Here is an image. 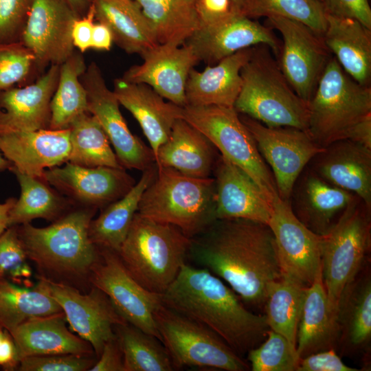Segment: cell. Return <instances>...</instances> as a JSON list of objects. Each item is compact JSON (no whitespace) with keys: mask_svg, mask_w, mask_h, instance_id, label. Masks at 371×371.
<instances>
[{"mask_svg":"<svg viewBox=\"0 0 371 371\" xmlns=\"http://www.w3.org/2000/svg\"><path fill=\"white\" fill-rule=\"evenodd\" d=\"M188 259L221 279L246 306L259 309L271 282L282 277L269 226L247 219L216 220L191 239Z\"/></svg>","mask_w":371,"mask_h":371,"instance_id":"6da1fadb","label":"cell"},{"mask_svg":"<svg viewBox=\"0 0 371 371\" xmlns=\"http://www.w3.org/2000/svg\"><path fill=\"white\" fill-rule=\"evenodd\" d=\"M161 295L164 304L209 328L240 357L260 344L269 330L265 314L249 311L205 268L186 262Z\"/></svg>","mask_w":371,"mask_h":371,"instance_id":"7a4b0ae2","label":"cell"},{"mask_svg":"<svg viewBox=\"0 0 371 371\" xmlns=\"http://www.w3.org/2000/svg\"><path fill=\"white\" fill-rule=\"evenodd\" d=\"M97 209L76 206L45 227L30 223L17 226L29 260L42 275L54 280L87 278L100 258L99 249L89 236V226Z\"/></svg>","mask_w":371,"mask_h":371,"instance_id":"3957f363","label":"cell"},{"mask_svg":"<svg viewBox=\"0 0 371 371\" xmlns=\"http://www.w3.org/2000/svg\"><path fill=\"white\" fill-rule=\"evenodd\" d=\"M240 74L242 87L234 105L239 114L267 126L307 131L308 102L293 90L268 46H254Z\"/></svg>","mask_w":371,"mask_h":371,"instance_id":"277c9868","label":"cell"},{"mask_svg":"<svg viewBox=\"0 0 371 371\" xmlns=\"http://www.w3.org/2000/svg\"><path fill=\"white\" fill-rule=\"evenodd\" d=\"M137 212L172 225L192 239L217 220L214 178H195L171 168L157 167V175L144 190Z\"/></svg>","mask_w":371,"mask_h":371,"instance_id":"5b68a950","label":"cell"},{"mask_svg":"<svg viewBox=\"0 0 371 371\" xmlns=\"http://www.w3.org/2000/svg\"><path fill=\"white\" fill-rule=\"evenodd\" d=\"M190 245L191 239L177 227L137 212L117 253L137 282L161 294L187 262Z\"/></svg>","mask_w":371,"mask_h":371,"instance_id":"8992f818","label":"cell"},{"mask_svg":"<svg viewBox=\"0 0 371 371\" xmlns=\"http://www.w3.org/2000/svg\"><path fill=\"white\" fill-rule=\"evenodd\" d=\"M371 115V86L353 80L331 57L308 102L307 132L321 147L345 139L350 129Z\"/></svg>","mask_w":371,"mask_h":371,"instance_id":"52a82bcc","label":"cell"},{"mask_svg":"<svg viewBox=\"0 0 371 371\" xmlns=\"http://www.w3.org/2000/svg\"><path fill=\"white\" fill-rule=\"evenodd\" d=\"M371 248V207L358 196L322 236V279L336 311L342 291L368 262Z\"/></svg>","mask_w":371,"mask_h":371,"instance_id":"ba28073f","label":"cell"},{"mask_svg":"<svg viewBox=\"0 0 371 371\" xmlns=\"http://www.w3.org/2000/svg\"><path fill=\"white\" fill-rule=\"evenodd\" d=\"M182 118L201 131L221 156L245 172L271 203L279 196L271 171L234 107L186 105Z\"/></svg>","mask_w":371,"mask_h":371,"instance_id":"9c48e42d","label":"cell"},{"mask_svg":"<svg viewBox=\"0 0 371 371\" xmlns=\"http://www.w3.org/2000/svg\"><path fill=\"white\" fill-rule=\"evenodd\" d=\"M154 319L175 370L184 367L248 370L249 365L217 334L162 303Z\"/></svg>","mask_w":371,"mask_h":371,"instance_id":"30bf717a","label":"cell"},{"mask_svg":"<svg viewBox=\"0 0 371 371\" xmlns=\"http://www.w3.org/2000/svg\"><path fill=\"white\" fill-rule=\"evenodd\" d=\"M240 117L270 166L280 199L290 201L294 185L311 159L324 148L304 130L271 127L245 115Z\"/></svg>","mask_w":371,"mask_h":371,"instance_id":"8fae6325","label":"cell"},{"mask_svg":"<svg viewBox=\"0 0 371 371\" xmlns=\"http://www.w3.org/2000/svg\"><path fill=\"white\" fill-rule=\"evenodd\" d=\"M266 25L282 36L276 59L282 73L295 93L308 102L333 56L323 35L304 23L280 16L267 17Z\"/></svg>","mask_w":371,"mask_h":371,"instance_id":"7c38bea8","label":"cell"},{"mask_svg":"<svg viewBox=\"0 0 371 371\" xmlns=\"http://www.w3.org/2000/svg\"><path fill=\"white\" fill-rule=\"evenodd\" d=\"M98 249L100 258L89 278L91 286L106 295L127 323L161 341L154 313L163 303L161 295L147 290L137 282L116 251Z\"/></svg>","mask_w":371,"mask_h":371,"instance_id":"4fadbf2b","label":"cell"},{"mask_svg":"<svg viewBox=\"0 0 371 371\" xmlns=\"http://www.w3.org/2000/svg\"><path fill=\"white\" fill-rule=\"evenodd\" d=\"M87 97L88 111L106 133L120 165L124 169L144 171L155 163L154 154L133 135L120 111V103L107 87L98 64L90 63L80 76Z\"/></svg>","mask_w":371,"mask_h":371,"instance_id":"5bb4252c","label":"cell"},{"mask_svg":"<svg viewBox=\"0 0 371 371\" xmlns=\"http://www.w3.org/2000/svg\"><path fill=\"white\" fill-rule=\"evenodd\" d=\"M198 60L212 65L243 49L268 46L278 58L282 41L273 30L232 10L214 21L200 24L185 43Z\"/></svg>","mask_w":371,"mask_h":371,"instance_id":"9a60e30c","label":"cell"},{"mask_svg":"<svg viewBox=\"0 0 371 371\" xmlns=\"http://www.w3.org/2000/svg\"><path fill=\"white\" fill-rule=\"evenodd\" d=\"M272 205L268 225L274 237L282 276L308 286L322 267V236L297 219L290 202L278 196Z\"/></svg>","mask_w":371,"mask_h":371,"instance_id":"2e32d148","label":"cell"},{"mask_svg":"<svg viewBox=\"0 0 371 371\" xmlns=\"http://www.w3.org/2000/svg\"><path fill=\"white\" fill-rule=\"evenodd\" d=\"M42 179L76 206L97 210L124 196L137 182L124 168L70 162L46 169Z\"/></svg>","mask_w":371,"mask_h":371,"instance_id":"e0dca14e","label":"cell"},{"mask_svg":"<svg viewBox=\"0 0 371 371\" xmlns=\"http://www.w3.org/2000/svg\"><path fill=\"white\" fill-rule=\"evenodd\" d=\"M45 278L70 328L92 346L98 358L105 344L115 337V326L127 322L97 287L91 286L84 294L71 285Z\"/></svg>","mask_w":371,"mask_h":371,"instance_id":"ac0fdd59","label":"cell"},{"mask_svg":"<svg viewBox=\"0 0 371 371\" xmlns=\"http://www.w3.org/2000/svg\"><path fill=\"white\" fill-rule=\"evenodd\" d=\"M77 18L66 0L33 1L21 41L34 54L41 75L75 52L71 30Z\"/></svg>","mask_w":371,"mask_h":371,"instance_id":"d6986e66","label":"cell"},{"mask_svg":"<svg viewBox=\"0 0 371 371\" xmlns=\"http://www.w3.org/2000/svg\"><path fill=\"white\" fill-rule=\"evenodd\" d=\"M143 63L130 67L124 80L150 86L164 99L187 105L186 85L190 71L199 60L190 47L158 44L142 56Z\"/></svg>","mask_w":371,"mask_h":371,"instance_id":"ffe728a7","label":"cell"},{"mask_svg":"<svg viewBox=\"0 0 371 371\" xmlns=\"http://www.w3.org/2000/svg\"><path fill=\"white\" fill-rule=\"evenodd\" d=\"M69 128L0 131V150L22 173L43 178L46 169L68 161Z\"/></svg>","mask_w":371,"mask_h":371,"instance_id":"44dd1931","label":"cell"},{"mask_svg":"<svg viewBox=\"0 0 371 371\" xmlns=\"http://www.w3.org/2000/svg\"><path fill=\"white\" fill-rule=\"evenodd\" d=\"M59 71L60 65H52L31 84L0 93V131L49 129Z\"/></svg>","mask_w":371,"mask_h":371,"instance_id":"7402d4cb","label":"cell"},{"mask_svg":"<svg viewBox=\"0 0 371 371\" xmlns=\"http://www.w3.org/2000/svg\"><path fill=\"white\" fill-rule=\"evenodd\" d=\"M213 174L217 220L242 218L268 225L272 203L245 172L220 155Z\"/></svg>","mask_w":371,"mask_h":371,"instance_id":"603a6c76","label":"cell"},{"mask_svg":"<svg viewBox=\"0 0 371 371\" xmlns=\"http://www.w3.org/2000/svg\"><path fill=\"white\" fill-rule=\"evenodd\" d=\"M328 183L352 192L371 207V149L349 139L335 141L309 162Z\"/></svg>","mask_w":371,"mask_h":371,"instance_id":"cb8c5ba5","label":"cell"},{"mask_svg":"<svg viewBox=\"0 0 371 371\" xmlns=\"http://www.w3.org/2000/svg\"><path fill=\"white\" fill-rule=\"evenodd\" d=\"M357 196L307 168L297 179L289 202L293 214L303 225L324 236Z\"/></svg>","mask_w":371,"mask_h":371,"instance_id":"d4e9b609","label":"cell"},{"mask_svg":"<svg viewBox=\"0 0 371 371\" xmlns=\"http://www.w3.org/2000/svg\"><path fill=\"white\" fill-rule=\"evenodd\" d=\"M338 343L345 355L370 357L371 273L368 262L342 291L336 308Z\"/></svg>","mask_w":371,"mask_h":371,"instance_id":"484cf974","label":"cell"},{"mask_svg":"<svg viewBox=\"0 0 371 371\" xmlns=\"http://www.w3.org/2000/svg\"><path fill=\"white\" fill-rule=\"evenodd\" d=\"M119 103L139 123L152 149L154 157L168 139L175 122L182 118L183 108L168 100L150 86L133 83L122 78L113 80V90Z\"/></svg>","mask_w":371,"mask_h":371,"instance_id":"4316f807","label":"cell"},{"mask_svg":"<svg viewBox=\"0 0 371 371\" xmlns=\"http://www.w3.org/2000/svg\"><path fill=\"white\" fill-rule=\"evenodd\" d=\"M254 47L241 49L201 71L192 68L186 85L187 105L234 107L242 87L241 69Z\"/></svg>","mask_w":371,"mask_h":371,"instance_id":"83f0119b","label":"cell"},{"mask_svg":"<svg viewBox=\"0 0 371 371\" xmlns=\"http://www.w3.org/2000/svg\"><path fill=\"white\" fill-rule=\"evenodd\" d=\"M212 143L183 118L174 124L164 143L155 157L157 167L173 168L195 178H209L218 156Z\"/></svg>","mask_w":371,"mask_h":371,"instance_id":"f1b7e54d","label":"cell"},{"mask_svg":"<svg viewBox=\"0 0 371 371\" xmlns=\"http://www.w3.org/2000/svg\"><path fill=\"white\" fill-rule=\"evenodd\" d=\"M323 38L344 71L358 83L370 86L371 29L355 19L327 11Z\"/></svg>","mask_w":371,"mask_h":371,"instance_id":"f546056e","label":"cell"},{"mask_svg":"<svg viewBox=\"0 0 371 371\" xmlns=\"http://www.w3.org/2000/svg\"><path fill=\"white\" fill-rule=\"evenodd\" d=\"M63 312L28 320L9 332L19 361L31 356L95 355L92 346L67 327ZM96 356V355H95Z\"/></svg>","mask_w":371,"mask_h":371,"instance_id":"4dcf8cb0","label":"cell"},{"mask_svg":"<svg viewBox=\"0 0 371 371\" xmlns=\"http://www.w3.org/2000/svg\"><path fill=\"white\" fill-rule=\"evenodd\" d=\"M338 337L336 311L330 304L321 267L313 283L306 288L296 337L298 357L337 349Z\"/></svg>","mask_w":371,"mask_h":371,"instance_id":"1f68e13d","label":"cell"},{"mask_svg":"<svg viewBox=\"0 0 371 371\" xmlns=\"http://www.w3.org/2000/svg\"><path fill=\"white\" fill-rule=\"evenodd\" d=\"M97 21L111 31L113 43L142 56L159 43L140 6L134 0H89Z\"/></svg>","mask_w":371,"mask_h":371,"instance_id":"d6a6232c","label":"cell"},{"mask_svg":"<svg viewBox=\"0 0 371 371\" xmlns=\"http://www.w3.org/2000/svg\"><path fill=\"white\" fill-rule=\"evenodd\" d=\"M157 172L155 163L142 171L139 181L124 196L101 209L98 216L91 221L89 236L98 248L119 251L137 212L142 196Z\"/></svg>","mask_w":371,"mask_h":371,"instance_id":"836d02e7","label":"cell"},{"mask_svg":"<svg viewBox=\"0 0 371 371\" xmlns=\"http://www.w3.org/2000/svg\"><path fill=\"white\" fill-rule=\"evenodd\" d=\"M62 312L44 277L30 285L0 279V327L8 332L28 320Z\"/></svg>","mask_w":371,"mask_h":371,"instance_id":"e575fe53","label":"cell"},{"mask_svg":"<svg viewBox=\"0 0 371 371\" xmlns=\"http://www.w3.org/2000/svg\"><path fill=\"white\" fill-rule=\"evenodd\" d=\"M9 170L21 188L20 196L10 212L9 227L36 218L53 222L76 206L44 179L22 173L12 166Z\"/></svg>","mask_w":371,"mask_h":371,"instance_id":"d590c367","label":"cell"},{"mask_svg":"<svg viewBox=\"0 0 371 371\" xmlns=\"http://www.w3.org/2000/svg\"><path fill=\"white\" fill-rule=\"evenodd\" d=\"M159 44L184 45L200 26L196 0H134Z\"/></svg>","mask_w":371,"mask_h":371,"instance_id":"8d00e7d4","label":"cell"},{"mask_svg":"<svg viewBox=\"0 0 371 371\" xmlns=\"http://www.w3.org/2000/svg\"><path fill=\"white\" fill-rule=\"evenodd\" d=\"M82 54L74 52L60 65L58 84L51 101L49 129L68 128L76 117L89 112L87 93L80 81L87 66Z\"/></svg>","mask_w":371,"mask_h":371,"instance_id":"74e56055","label":"cell"},{"mask_svg":"<svg viewBox=\"0 0 371 371\" xmlns=\"http://www.w3.org/2000/svg\"><path fill=\"white\" fill-rule=\"evenodd\" d=\"M68 128L71 149L67 162L85 167L124 168L102 126L89 112L76 117Z\"/></svg>","mask_w":371,"mask_h":371,"instance_id":"f35d334b","label":"cell"},{"mask_svg":"<svg viewBox=\"0 0 371 371\" xmlns=\"http://www.w3.org/2000/svg\"><path fill=\"white\" fill-rule=\"evenodd\" d=\"M306 287L282 276L269 284L263 307L269 329L283 335L295 348Z\"/></svg>","mask_w":371,"mask_h":371,"instance_id":"ab89813d","label":"cell"},{"mask_svg":"<svg viewBox=\"0 0 371 371\" xmlns=\"http://www.w3.org/2000/svg\"><path fill=\"white\" fill-rule=\"evenodd\" d=\"M122 354L124 371L175 370L170 357L156 337L128 324L114 327Z\"/></svg>","mask_w":371,"mask_h":371,"instance_id":"60d3db41","label":"cell"},{"mask_svg":"<svg viewBox=\"0 0 371 371\" xmlns=\"http://www.w3.org/2000/svg\"><path fill=\"white\" fill-rule=\"evenodd\" d=\"M240 12L250 19L280 16L296 21L323 35L327 10L320 0H244Z\"/></svg>","mask_w":371,"mask_h":371,"instance_id":"b9f144b4","label":"cell"},{"mask_svg":"<svg viewBox=\"0 0 371 371\" xmlns=\"http://www.w3.org/2000/svg\"><path fill=\"white\" fill-rule=\"evenodd\" d=\"M252 371H296V348L283 335L269 330L265 339L247 353Z\"/></svg>","mask_w":371,"mask_h":371,"instance_id":"7bdbcfd3","label":"cell"},{"mask_svg":"<svg viewBox=\"0 0 371 371\" xmlns=\"http://www.w3.org/2000/svg\"><path fill=\"white\" fill-rule=\"evenodd\" d=\"M41 76L34 54L21 41L0 43V93Z\"/></svg>","mask_w":371,"mask_h":371,"instance_id":"ee69618b","label":"cell"},{"mask_svg":"<svg viewBox=\"0 0 371 371\" xmlns=\"http://www.w3.org/2000/svg\"><path fill=\"white\" fill-rule=\"evenodd\" d=\"M19 238L17 226L8 227L0 234V279L30 285L32 270Z\"/></svg>","mask_w":371,"mask_h":371,"instance_id":"f6af8a7d","label":"cell"},{"mask_svg":"<svg viewBox=\"0 0 371 371\" xmlns=\"http://www.w3.org/2000/svg\"><path fill=\"white\" fill-rule=\"evenodd\" d=\"M95 355L58 354L21 359L19 371H87L97 360Z\"/></svg>","mask_w":371,"mask_h":371,"instance_id":"bcb514c9","label":"cell"},{"mask_svg":"<svg viewBox=\"0 0 371 371\" xmlns=\"http://www.w3.org/2000/svg\"><path fill=\"white\" fill-rule=\"evenodd\" d=\"M34 0H0V43L21 41Z\"/></svg>","mask_w":371,"mask_h":371,"instance_id":"7dc6e473","label":"cell"},{"mask_svg":"<svg viewBox=\"0 0 371 371\" xmlns=\"http://www.w3.org/2000/svg\"><path fill=\"white\" fill-rule=\"evenodd\" d=\"M341 360L335 348L312 353L300 358L296 371H359Z\"/></svg>","mask_w":371,"mask_h":371,"instance_id":"c3c4849f","label":"cell"},{"mask_svg":"<svg viewBox=\"0 0 371 371\" xmlns=\"http://www.w3.org/2000/svg\"><path fill=\"white\" fill-rule=\"evenodd\" d=\"M325 5L328 12L355 19L371 29L370 0H326Z\"/></svg>","mask_w":371,"mask_h":371,"instance_id":"681fc988","label":"cell"},{"mask_svg":"<svg viewBox=\"0 0 371 371\" xmlns=\"http://www.w3.org/2000/svg\"><path fill=\"white\" fill-rule=\"evenodd\" d=\"M95 20L94 10L90 4L87 13L74 21L71 30L72 42L74 47L81 53L91 49Z\"/></svg>","mask_w":371,"mask_h":371,"instance_id":"f907efd6","label":"cell"},{"mask_svg":"<svg viewBox=\"0 0 371 371\" xmlns=\"http://www.w3.org/2000/svg\"><path fill=\"white\" fill-rule=\"evenodd\" d=\"M89 371H124L123 354L116 335L105 344Z\"/></svg>","mask_w":371,"mask_h":371,"instance_id":"816d5d0a","label":"cell"},{"mask_svg":"<svg viewBox=\"0 0 371 371\" xmlns=\"http://www.w3.org/2000/svg\"><path fill=\"white\" fill-rule=\"evenodd\" d=\"M196 5L200 24L218 20L233 10L231 0H196Z\"/></svg>","mask_w":371,"mask_h":371,"instance_id":"f5cc1de1","label":"cell"},{"mask_svg":"<svg viewBox=\"0 0 371 371\" xmlns=\"http://www.w3.org/2000/svg\"><path fill=\"white\" fill-rule=\"evenodd\" d=\"M19 363L14 340L8 331L0 341V368L5 371L16 370Z\"/></svg>","mask_w":371,"mask_h":371,"instance_id":"db71d44e","label":"cell"},{"mask_svg":"<svg viewBox=\"0 0 371 371\" xmlns=\"http://www.w3.org/2000/svg\"><path fill=\"white\" fill-rule=\"evenodd\" d=\"M371 149V115L355 124L348 131L346 139Z\"/></svg>","mask_w":371,"mask_h":371,"instance_id":"11a10c76","label":"cell"},{"mask_svg":"<svg viewBox=\"0 0 371 371\" xmlns=\"http://www.w3.org/2000/svg\"><path fill=\"white\" fill-rule=\"evenodd\" d=\"M113 43V35L109 27L103 23L95 22L91 36V49L109 51Z\"/></svg>","mask_w":371,"mask_h":371,"instance_id":"9f6ffc18","label":"cell"},{"mask_svg":"<svg viewBox=\"0 0 371 371\" xmlns=\"http://www.w3.org/2000/svg\"><path fill=\"white\" fill-rule=\"evenodd\" d=\"M17 199L10 197L4 203H0V234L9 226V215Z\"/></svg>","mask_w":371,"mask_h":371,"instance_id":"6f0895ef","label":"cell"},{"mask_svg":"<svg viewBox=\"0 0 371 371\" xmlns=\"http://www.w3.org/2000/svg\"><path fill=\"white\" fill-rule=\"evenodd\" d=\"M78 18L84 16L89 6V0H66Z\"/></svg>","mask_w":371,"mask_h":371,"instance_id":"680465c9","label":"cell"},{"mask_svg":"<svg viewBox=\"0 0 371 371\" xmlns=\"http://www.w3.org/2000/svg\"><path fill=\"white\" fill-rule=\"evenodd\" d=\"M11 162L7 159L0 150V172L9 170L12 166Z\"/></svg>","mask_w":371,"mask_h":371,"instance_id":"91938a15","label":"cell"},{"mask_svg":"<svg viewBox=\"0 0 371 371\" xmlns=\"http://www.w3.org/2000/svg\"><path fill=\"white\" fill-rule=\"evenodd\" d=\"M244 0H231L232 7L234 10L240 12Z\"/></svg>","mask_w":371,"mask_h":371,"instance_id":"94428289","label":"cell"},{"mask_svg":"<svg viewBox=\"0 0 371 371\" xmlns=\"http://www.w3.org/2000/svg\"><path fill=\"white\" fill-rule=\"evenodd\" d=\"M8 330L0 327V341L5 337Z\"/></svg>","mask_w":371,"mask_h":371,"instance_id":"6125c7cd","label":"cell"},{"mask_svg":"<svg viewBox=\"0 0 371 371\" xmlns=\"http://www.w3.org/2000/svg\"><path fill=\"white\" fill-rule=\"evenodd\" d=\"M322 1H323L324 3H326V0H320Z\"/></svg>","mask_w":371,"mask_h":371,"instance_id":"be15d7a7","label":"cell"},{"mask_svg":"<svg viewBox=\"0 0 371 371\" xmlns=\"http://www.w3.org/2000/svg\"><path fill=\"white\" fill-rule=\"evenodd\" d=\"M0 111H1V109H0Z\"/></svg>","mask_w":371,"mask_h":371,"instance_id":"e7e4bbea","label":"cell"}]
</instances>
